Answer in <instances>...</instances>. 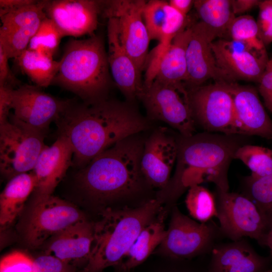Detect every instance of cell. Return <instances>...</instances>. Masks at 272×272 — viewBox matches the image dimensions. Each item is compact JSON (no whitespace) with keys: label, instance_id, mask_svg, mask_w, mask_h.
<instances>
[{"label":"cell","instance_id":"1","mask_svg":"<svg viewBox=\"0 0 272 272\" xmlns=\"http://www.w3.org/2000/svg\"><path fill=\"white\" fill-rule=\"evenodd\" d=\"M55 122L72 148V164L80 168L117 142L153 127L131 103L108 99L72 103Z\"/></svg>","mask_w":272,"mask_h":272},{"label":"cell","instance_id":"2","mask_svg":"<svg viewBox=\"0 0 272 272\" xmlns=\"http://www.w3.org/2000/svg\"><path fill=\"white\" fill-rule=\"evenodd\" d=\"M141 133L117 142L80 168L77 181L87 198L106 205L149 193L153 187L141 169L146 138Z\"/></svg>","mask_w":272,"mask_h":272},{"label":"cell","instance_id":"3","mask_svg":"<svg viewBox=\"0 0 272 272\" xmlns=\"http://www.w3.org/2000/svg\"><path fill=\"white\" fill-rule=\"evenodd\" d=\"M159 199L151 198L136 207H107L94 223L93 241L89 261L83 268L101 272L118 266L141 232L162 209Z\"/></svg>","mask_w":272,"mask_h":272},{"label":"cell","instance_id":"4","mask_svg":"<svg viewBox=\"0 0 272 272\" xmlns=\"http://www.w3.org/2000/svg\"><path fill=\"white\" fill-rule=\"evenodd\" d=\"M231 136L206 132L188 138L180 135L177 139L175 192L204 181L214 183L222 191H229V165L236 150L241 146Z\"/></svg>","mask_w":272,"mask_h":272},{"label":"cell","instance_id":"5","mask_svg":"<svg viewBox=\"0 0 272 272\" xmlns=\"http://www.w3.org/2000/svg\"><path fill=\"white\" fill-rule=\"evenodd\" d=\"M59 63L52 84L73 92L86 103L107 99L111 76L100 36L93 34L87 39H70Z\"/></svg>","mask_w":272,"mask_h":272},{"label":"cell","instance_id":"6","mask_svg":"<svg viewBox=\"0 0 272 272\" xmlns=\"http://www.w3.org/2000/svg\"><path fill=\"white\" fill-rule=\"evenodd\" d=\"M151 121L163 122L185 138L192 136L195 124L189 93L184 83L173 84L153 80L144 86L140 98Z\"/></svg>","mask_w":272,"mask_h":272},{"label":"cell","instance_id":"7","mask_svg":"<svg viewBox=\"0 0 272 272\" xmlns=\"http://www.w3.org/2000/svg\"><path fill=\"white\" fill-rule=\"evenodd\" d=\"M221 236L219 226L214 222H197L174 206L166 236L157 252L174 260L210 254Z\"/></svg>","mask_w":272,"mask_h":272},{"label":"cell","instance_id":"8","mask_svg":"<svg viewBox=\"0 0 272 272\" xmlns=\"http://www.w3.org/2000/svg\"><path fill=\"white\" fill-rule=\"evenodd\" d=\"M216 217L223 236L231 241L244 237L264 245L268 228L255 204L244 194L216 188Z\"/></svg>","mask_w":272,"mask_h":272},{"label":"cell","instance_id":"9","mask_svg":"<svg viewBox=\"0 0 272 272\" xmlns=\"http://www.w3.org/2000/svg\"><path fill=\"white\" fill-rule=\"evenodd\" d=\"M86 219L73 203L51 195L34 196L24 225V239L36 248L70 226Z\"/></svg>","mask_w":272,"mask_h":272},{"label":"cell","instance_id":"10","mask_svg":"<svg viewBox=\"0 0 272 272\" xmlns=\"http://www.w3.org/2000/svg\"><path fill=\"white\" fill-rule=\"evenodd\" d=\"M195 125L207 132L238 134L233 101L226 82L187 89Z\"/></svg>","mask_w":272,"mask_h":272},{"label":"cell","instance_id":"11","mask_svg":"<svg viewBox=\"0 0 272 272\" xmlns=\"http://www.w3.org/2000/svg\"><path fill=\"white\" fill-rule=\"evenodd\" d=\"M39 88L25 84L12 90L9 120L45 134L50 124L56 121L72 102L57 99Z\"/></svg>","mask_w":272,"mask_h":272},{"label":"cell","instance_id":"12","mask_svg":"<svg viewBox=\"0 0 272 272\" xmlns=\"http://www.w3.org/2000/svg\"><path fill=\"white\" fill-rule=\"evenodd\" d=\"M44 134L25 128L9 120L0 124V170L11 179L33 169L46 146Z\"/></svg>","mask_w":272,"mask_h":272},{"label":"cell","instance_id":"13","mask_svg":"<svg viewBox=\"0 0 272 272\" xmlns=\"http://www.w3.org/2000/svg\"><path fill=\"white\" fill-rule=\"evenodd\" d=\"M147 1H103L102 11L117 20L120 43L141 72L148 60L150 38L143 18Z\"/></svg>","mask_w":272,"mask_h":272},{"label":"cell","instance_id":"14","mask_svg":"<svg viewBox=\"0 0 272 272\" xmlns=\"http://www.w3.org/2000/svg\"><path fill=\"white\" fill-rule=\"evenodd\" d=\"M219 68L231 82L243 80L258 83L269 60L265 48L225 38L212 43Z\"/></svg>","mask_w":272,"mask_h":272},{"label":"cell","instance_id":"15","mask_svg":"<svg viewBox=\"0 0 272 272\" xmlns=\"http://www.w3.org/2000/svg\"><path fill=\"white\" fill-rule=\"evenodd\" d=\"M217 34L203 22L191 25V34L186 56L187 78L184 83L188 89L201 86L207 81L231 82L217 65L212 43Z\"/></svg>","mask_w":272,"mask_h":272},{"label":"cell","instance_id":"16","mask_svg":"<svg viewBox=\"0 0 272 272\" xmlns=\"http://www.w3.org/2000/svg\"><path fill=\"white\" fill-rule=\"evenodd\" d=\"M45 1L0 15V46L10 58L16 59L27 49L42 20L46 17Z\"/></svg>","mask_w":272,"mask_h":272},{"label":"cell","instance_id":"17","mask_svg":"<svg viewBox=\"0 0 272 272\" xmlns=\"http://www.w3.org/2000/svg\"><path fill=\"white\" fill-rule=\"evenodd\" d=\"M177 155V140L168 128L161 126L155 128L146 138L141 169L152 187L164 189L168 186Z\"/></svg>","mask_w":272,"mask_h":272},{"label":"cell","instance_id":"18","mask_svg":"<svg viewBox=\"0 0 272 272\" xmlns=\"http://www.w3.org/2000/svg\"><path fill=\"white\" fill-rule=\"evenodd\" d=\"M102 5L101 1H45L44 10L64 37H79L94 34L98 27Z\"/></svg>","mask_w":272,"mask_h":272},{"label":"cell","instance_id":"19","mask_svg":"<svg viewBox=\"0 0 272 272\" xmlns=\"http://www.w3.org/2000/svg\"><path fill=\"white\" fill-rule=\"evenodd\" d=\"M233 101L238 134L272 140V120L252 86L226 82Z\"/></svg>","mask_w":272,"mask_h":272},{"label":"cell","instance_id":"20","mask_svg":"<svg viewBox=\"0 0 272 272\" xmlns=\"http://www.w3.org/2000/svg\"><path fill=\"white\" fill-rule=\"evenodd\" d=\"M108 61L111 76L127 102L140 99L144 90L141 72L122 47L119 39L117 20L108 19Z\"/></svg>","mask_w":272,"mask_h":272},{"label":"cell","instance_id":"21","mask_svg":"<svg viewBox=\"0 0 272 272\" xmlns=\"http://www.w3.org/2000/svg\"><path fill=\"white\" fill-rule=\"evenodd\" d=\"M72 148L63 136L59 135L50 146L42 151L31 171L35 178L34 196L51 195L73 163Z\"/></svg>","mask_w":272,"mask_h":272},{"label":"cell","instance_id":"22","mask_svg":"<svg viewBox=\"0 0 272 272\" xmlns=\"http://www.w3.org/2000/svg\"><path fill=\"white\" fill-rule=\"evenodd\" d=\"M93 229L94 223L87 219L75 224L48 240L44 254L73 268L81 264L85 267L91 252Z\"/></svg>","mask_w":272,"mask_h":272},{"label":"cell","instance_id":"23","mask_svg":"<svg viewBox=\"0 0 272 272\" xmlns=\"http://www.w3.org/2000/svg\"><path fill=\"white\" fill-rule=\"evenodd\" d=\"M210 254L208 272H264L269 262L244 238L218 243Z\"/></svg>","mask_w":272,"mask_h":272},{"label":"cell","instance_id":"24","mask_svg":"<svg viewBox=\"0 0 272 272\" xmlns=\"http://www.w3.org/2000/svg\"><path fill=\"white\" fill-rule=\"evenodd\" d=\"M191 25L172 39L156 62L150 66L144 86L153 80L169 83H185L187 78L186 52Z\"/></svg>","mask_w":272,"mask_h":272},{"label":"cell","instance_id":"25","mask_svg":"<svg viewBox=\"0 0 272 272\" xmlns=\"http://www.w3.org/2000/svg\"><path fill=\"white\" fill-rule=\"evenodd\" d=\"M166 212L162 209L156 218L141 232L118 265L123 272L128 271L144 262L165 238Z\"/></svg>","mask_w":272,"mask_h":272},{"label":"cell","instance_id":"26","mask_svg":"<svg viewBox=\"0 0 272 272\" xmlns=\"http://www.w3.org/2000/svg\"><path fill=\"white\" fill-rule=\"evenodd\" d=\"M35 185V178L31 171L9 179L0 195L1 227H6L15 220Z\"/></svg>","mask_w":272,"mask_h":272},{"label":"cell","instance_id":"27","mask_svg":"<svg viewBox=\"0 0 272 272\" xmlns=\"http://www.w3.org/2000/svg\"><path fill=\"white\" fill-rule=\"evenodd\" d=\"M15 59L22 72L38 87L51 85L60 65L52 56L28 48Z\"/></svg>","mask_w":272,"mask_h":272},{"label":"cell","instance_id":"28","mask_svg":"<svg viewBox=\"0 0 272 272\" xmlns=\"http://www.w3.org/2000/svg\"><path fill=\"white\" fill-rule=\"evenodd\" d=\"M193 6L200 21L214 30L219 38L227 34L236 17L231 0H195Z\"/></svg>","mask_w":272,"mask_h":272},{"label":"cell","instance_id":"29","mask_svg":"<svg viewBox=\"0 0 272 272\" xmlns=\"http://www.w3.org/2000/svg\"><path fill=\"white\" fill-rule=\"evenodd\" d=\"M179 15L167 1H147L143 10V18L150 40L160 42L168 27Z\"/></svg>","mask_w":272,"mask_h":272},{"label":"cell","instance_id":"30","mask_svg":"<svg viewBox=\"0 0 272 272\" xmlns=\"http://www.w3.org/2000/svg\"><path fill=\"white\" fill-rule=\"evenodd\" d=\"M242 193L255 204L269 230L272 226V173L257 178L245 177Z\"/></svg>","mask_w":272,"mask_h":272},{"label":"cell","instance_id":"31","mask_svg":"<svg viewBox=\"0 0 272 272\" xmlns=\"http://www.w3.org/2000/svg\"><path fill=\"white\" fill-rule=\"evenodd\" d=\"M234 159L242 161L250 170V177H262L272 173V148L242 145L237 148Z\"/></svg>","mask_w":272,"mask_h":272},{"label":"cell","instance_id":"32","mask_svg":"<svg viewBox=\"0 0 272 272\" xmlns=\"http://www.w3.org/2000/svg\"><path fill=\"white\" fill-rule=\"evenodd\" d=\"M185 202L189 215L200 223H207L216 217L215 195L200 184L189 187Z\"/></svg>","mask_w":272,"mask_h":272},{"label":"cell","instance_id":"33","mask_svg":"<svg viewBox=\"0 0 272 272\" xmlns=\"http://www.w3.org/2000/svg\"><path fill=\"white\" fill-rule=\"evenodd\" d=\"M63 37L56 24L46 17L41 22L27 48L53 57Z\"/></svg>","mask_w":272,"mask_h":272},{"label":"cell","instance_id":"34","mask_svg":"<svg viewBox=\"0 0 272 272\" xmlns=\"http://www.w3.org/2000/svg\"><path fill=\"white\" fill-rule=\"evenodd\" d=\"M227 34L231 40L244 42L260 49L265 48L259 37L257 22L250 15L235 17Z\"/></svg>","mask_w":272,"mask_h":272},{"label":"cell","instance_id":"35","mask_svg":"<svg viewBox=\"0 0 272 272\" xmlns=\"http://www.w3.org/2000/svg\"><path fill=\"white\" fill-rule=\"evenodd\" d=\"M0 272H34V259L22 252L13 251L1 259Z\"/></svg>","mask_w":272,"mask_h":272},{"label":"cell","instance_id":"36","mask_svg":"<svg viewBox=\"0 0 272 272\" xmlns=\"http://www.w3.org/2000/svg\"><path fill=\"white\" fill-rule=\"evenodd\" d=\"M258 7L259 35L265 45L272 42V0L261 1Z\"/></svg>","mask_w":272,"mask_h":272},{"label":"cell","instance_id":"37","mask_svg":"<svg viewBox=\"0 0 272 272\" xmlns=\"http://www.w3.org/2000/svg\"><path fill=\"white\" fill-rule=\"evenodd\" d=\"M74 268L56 257L44 254L34 259V272H74Z\"/></svg>","mask_w":272,"mask_h":272},{"label":"cell","instance_id":"38","mask_svg":"<svg viewBox=\"0 0 272 272\" xmlns=\"http://www.w3.org/2000/svg\"><path fill=\"white\" fill-rule=\"evenodd\" d=\"M258 84V90L264 105L272 112V58L268 60Z\"/></svg>","mask_w":272,"mask_h":272},{"label":"cell","instance_id":"39","mask_svg":"<svg viewBox=\"0 0 272 272\" xmlns=\"http://www.w3.org/2000/svg\"><path fill=\"white\" fill-rule=\"evenodd\" d=\"M9 58L3 47L0 46V86H6L16 88L21 85L11 71L9 65Z\"/></svg>","mask_w":272,"mask_h":272},{"label":"cell","instance_id":"40","mask_svg":"<svg viewBox=\"0 0 272 272\" xmlns=\"http://www.w3.org/2000/svg\"><path fill=\"white\" fill-rule=\"evenodd\" d=\"M12 88L9 86H0V124L9 120L12 109Z\"/></svg>","mask_w":272,"mask_h":272},{"label":"cell","instance_id":"41","mask_svg":"<svg viewBox=\"0 0 272 272\" xmlns=\"http://www.w3.org/2000/svg\"><path fill=\"white\" fill-rule=\"evenodd\" d=\"M261 1L258 0H231L233 12L235 15L242 14L256 6H258Z\"/></svg>","mask_w":272,"mask_h":272},{"label":"cell","instance_id":"42","mask_svg":"<svg viewBox=\"0 0 272 272\" xmlns=\"http://www.w3.org/2000/svg\"><path fill=\"white\" fill-rule=\"evenodd\" d=\"M34 0H0V15L35 3Z\"/></svg>","mask_w":272,"mask_h":272},{"label":"cell","instance_id":"43","mask_svg":"<svg viewBox=\"0 0 272 272\" xmlns=\"http://www.w3.org/2000/svg\"><path fill=\"white\" fill-rule=\"evenodd\" d=\"M169 5L174 10L184 16H188L187 14L194 5V1L192 0H170L168 1Z\"/></svg>","mask_w":272,"mask_h":272},{"label":"cell","instance_id":"44","mask_svg":"<svg viewBox=\"0 0 272 272\" xmlns=\"http://www.w3.org/2000/svg\"><path fill=\"white\" fill-rule=\"evenodd\" d=\"M264 245L269 248L272 254V226L269 229L266 235Z\"/></svg>","mask_w":272,"mask_h":272},{"label":"cell","instance_id":"45","mask_svg":"<svg viewBox=\"0 0 272 272\" xmlns=\"http://www.w3.org/2000/svg\"><path fill=\"white\" fill-rule=\"evenodd\" d=\"M186 269L178 268L177 270H174L173 272H193L190 270H186Z\"/></svg>","mask_w":272,"mask_h":272},{"label":"cell","instance_id":"46","mask_svg":"<svg viewBox=\"0 0 272 272\" xmlns=\"http://www.w3.org/2000/svg\"><path fill=\"white\" fill-rule=\"evenodd\" d=\"M81 272H88V271H84V270H83V271H81Z\"/></svg>","mask_w":272,"mask_h":272},{"label":"cell","instance_id":"47","mask_svg":"<svg viewBox=\"0 0 272 272\" xmlns=\"http://www.w3.org/2000/svg\"><path fill=\"white\" fill-rule=\"evenodd\" d=\"M264 272H272V271H264Z\"/></svg>","mask_w":272,"mask_h":272}]
</instances>
